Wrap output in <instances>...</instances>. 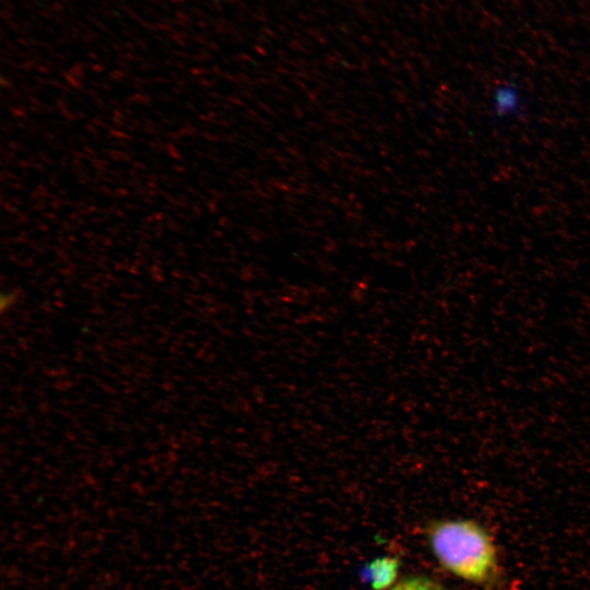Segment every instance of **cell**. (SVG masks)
Segmentation results:
<instances>
[{
    "label": "cell",
    "instance_id": "277c9868",
    "mask_svg": "<svg viewBox=\"0 0 590 590\" xmlns=\"http://www.w3.org/2000/svg\"><path fill=\"white\" fill-rule=\"evenodd\" d=\"M389 590H446L439 582L424 575H411L398 580Z\"/></svg>",
    "mask_w": 590,
    "mask_h": 590
},
{
    "label": "cell",
    "instance_id": "6da1fadb",
    "mask_svg": "<svg viewBox=\"0 0 590 590\" xmlns=\"http://www.w3.org/2000/svg\"><path fill=\"white\" fill-rule=\"evenodd\" d=\"M424 535L444 570L484 589L498 586L502 566L497 547L480 522L465 518L434 519L425 524Z\"/></svg>",
    "mask_w": 590,
    "mask_h": 590
},
{
    "label": "cell",
    "instance_id": "7a4b0ae2",
    "mask_svg": "<svg viewBox=\"0 0 590 590\" xmlns=\"http://www.w3.org/2000/svg\"><path fill=\"white\" fill-rule=\"evenodd\" d=\"M400 560L393 556H380L368 562L361 575L371 590H389L398 579Z\"/></svg>",
    "mask_w": 590,
    "mask_h": 590
},
{
    "label": "cell",
    "instance_id": "3957f363",
    "mask_svg": "<svg viewBox=\"0 0 590 590\" xmlns=\"http://www.w3.org/2000/svg\"><path fill=\"white\" fill-rule=\"evenodd\" d=\"M493 105L498 117H517L522 111L523 101L517 90L507 86L495 92Z\"/></svg>",
    "mask_w": 590,
    "mask_h": 590
}]
</instances>
